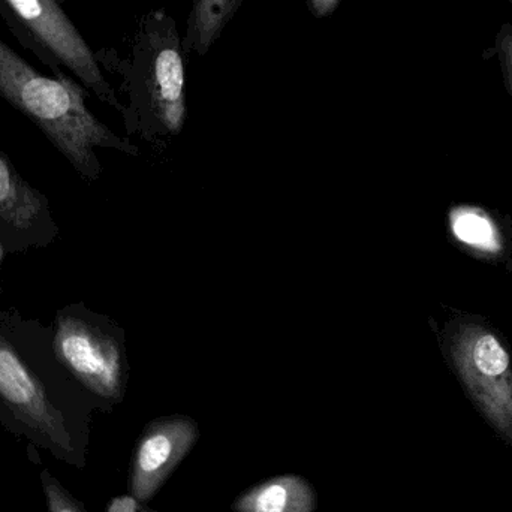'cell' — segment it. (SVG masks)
Returning a JSON list of instances; mask_svg holds the SVG:
<instances>
[{
  "mask_svg": "<svg viewBox=\"0 0 512 512\" xmlns=\"http://www.w3.org/2000/svg\"><path fill=\"white\" fill-rule=\"evenodd\" d=\"M84 399L54 361L47 328L0 310V424L80 468Z\"/></svg>",
  "mask_w": 512,
  "mask_h": 512,
  "instance_id": "1",
  "label": "cell"
},
{
  "mask_svg": "<svg viewBox=\"0 0 512 512\" xmlns=\"http://www.w3.org/2000/svg\"><path fill=\"white\" fill-rule=\"evenodd\" d=\"M101 68L119 77L128 96L123 111L129 134L144 140L176 137L188 119L186 54L176 20L165 9L138 20L125 56L116 48L95 51Z\"/></svg>",
  "mask_w": 512,
  "mask_h": 512,
  "instance_id": "2",
  "label": "cell"
},
{
  "mask_svg": "<svg viewBox=\"0 0 512 512\" xmlns=\"http://www.w3.org/2000/svg\"><path fill=\"white\" fill-rule=\"evenodd\" d=\"M89 95L71 75L41 74L0 39V98L27 117L81 179L95 183L102 173L96 149L138 155V147L87 108Z\"/></svg>",
  "mask_w": 512,
  "mask_h": 512,
  "instance_id": "3",
  "label": "cell"
},
{
  "mask_svg": "<svg viewBox=\"0 0 512 512\" xmlns=\"http://www.w3.org/2000/svg\"><path fill=\"white\" fill-rule=\"evenodd\" d=\"M51 354L63 375L90 400L122 402L128 381L123 331L84 304H68L47 330Z\"/></svg>",
  "mask_w": 512,
  "mask_h": 512,
  "instance_id": "4",
  "label": "cell"
},
{
  "mask_svg": "<svg viewBox=\"0 0 512 512\" xmlns=\"http://www.w3.org/2000/svg\"><path fill=\"white\" fill-rule=\"evenodd\" d=\"M0 17L14 38L32 51L53 77L71 75L99 101L123 114L125 105L105 78L95 51L59 0H0Z\"/></svg>",
  "mask_w": 512,
  "mask_h": 512,
  "instance_id": "5",
  "label": "cell"
},
{
  "mask_svg": "<svg viewBox=\"0 0 512 512\" xmlns=\"http://www.w3.org/2000/svg\"><path fill=\"white\" fill-rule=\"evenodd\" d=\"M445 351L477 411L512 448V363L504 343L480 322L459 321L448 327Z\"/></svg>",
  "mask_w": 512,
  "mask_h": 512,
  "instance_id": "6",
  "label": "cell"
},
{
  "mask_svg": "<svg viewBox=\"0 0 512 512\" xmlns=\"http://www.w3.org/2000/svg\"><path fill=\"white\" fill-rule=\"evenodd\" d=\"M200 438L197 421L185 415L158 418L138 439L129 472V493L138 501L155 498Z\"/></svg>",
  "mask_w": 512,
  "mask_h": 512,
  "instance_id": "7",
  "label": "cell"
},
{
  "mask_svg": "<svg viewBox=\"0 0 512 512\" xmlns=\"http://www.w3.org/2000/svg\"><path fill=\"white\" fill-rule=\"evenodd\" d=\"M59 236L47 197L33 188L0 152V243L21 251L44 248Z\"/></svg>",
  "mask_w": 512,
  "mask_h": 512,
  "instance_id": "8",
  "label": "cell"
},
{
  "mask_svg": "<svg viewBox=\"0 0 512 512\" xmlns=\"http://www.w3.org/2000/svg\"><path fill=\"white\" fill-rule=\"evenodd\" d=\"M316 507L315 489L298 475L268 478L233 502L234 512H315Z\"/></svg>",
  "mask_w": 512,
  "mask_h": 512,
  "instance_id": "9",
  "label": "cell"
},
{
  "mask_svg": "<svg viewBox=\"0 0 512 512\" xmlns=\"http://www.w3.org/2000/svg\"><path fill=\"white\" fill-rule=\"evenodd\" d=\"M243 2L245 0H194L182 38L186 57L189 54H197L200 59L206 57Z\"/></svg>",
  "mask_w": 512,
  "mask_h": 512,
  "instance_id": "10",
  "label": "cell"
},
{
  "mask_svg": "<svg viewBox=\"0 0 512 512\" xmlns=\"http://www.w3.org/2000/svg\"><path fill=\"white\" fill-rule=\"evenodd\" d=\"M453 236L463 245L484 255H499L502 237L493 219L475 207H456L450 213Z\"/></svg>",
  "mask_w": 512,
  "mask_h": 512,
  "instance_id": "11",
  "label": "cell"
},
{
  "mask_svg": "<svg viewBox=\"0 0 512 512\" xmlns=\"http://www.w3.org/2000/svg\"><path fill=\"white\" fill-rule=\"evenodd\" d=\"M41 483L48 512H87L48 469L42 471Z\"/></svg>",
  "mask_w": 512,
  "mask_h": 512,
  "instance_id": "12",
  "label": "cell"
},
{
  "mask_svg": "<svg viewBox=\"0 0 512 512\" xmlns=\"http://www.w3.org/2000/svg\"><path fill=\"white\" fill-rule=\"evenodd\" d=\"M105 512H153L146 507L144 502L138 501L134 496H120L113 499Z\"/></svg>",
  "mask_w": 512,
  "mask_h": 512,
  "instance_id": "13",
  "label": "cell"
},
{
  "mask_svg": "<svg viewBox=\"0 0 512 512\" xmlns=\"http://www.w3.org/2000/svg\"><path fill=\"white\" fill-rule=\"evenodd\" d=\"M342 0H306L307 9L315 18H327L336 12Z\"/></svg>",
  "mask_w": 512,
  "mask_h": 512,
  "instance_id": "14",
  "label": "cell"
}]
</instances>
